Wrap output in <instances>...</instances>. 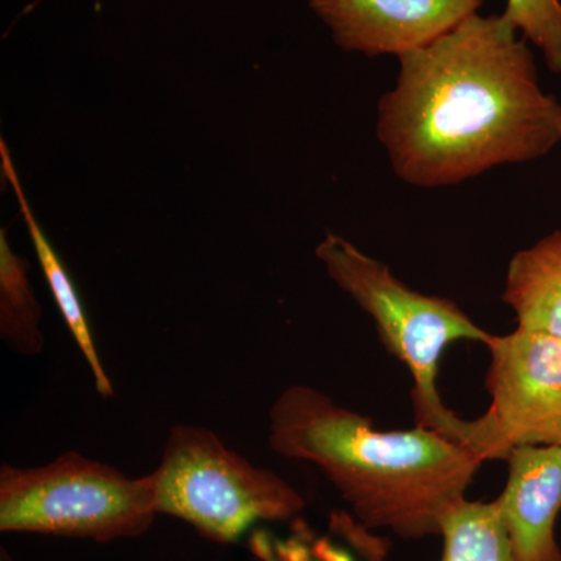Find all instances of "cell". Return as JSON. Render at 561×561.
Segmentation results:
<instances>
[{"mask_svg": "<svg viewBox=\"0 0 561 561\" xmlns=\"http://www.w3.org/2000/svg\"><path fill=\"white\" fill-rule=\"evenodd\" d=\"M516 32L504 14L478 13L401 55L397 87L379 101L378 138L402 181L453 186L559 146L561 102L541 90Z\"/></svg>", "mask_w": 561, "mask_h": 561, "instance_id": "cell-1", "label": "cell"}, {"mask_svg": "<svg viewBox=\"0 0 561 561\" xmlns=\"http://www.w3.org/2000/svg\"><path fill=\"white\" fill-rule=\"evenodd\" d=\"M268 445L317 465L357 522L401 540L440 537L443 515L467 497L482 460L426 427L378 431L323 391L291 386L268 412Z\"/></svg>", "mask_w": 561, "mask_h": 561, "instance_id": "cell-2", "label": "cell"}, {"mask_svg": "<svg viewBox=\"0 0 561 561\" xmlns=\"http://www.w3.org/2000/svg\"><path fill=\"white\" fill-rule=\"evenodd\" d=\"M316 256L339 289L371 317L386 350L411 373L416 426L459 443L482 460L478 423L446 408L437 376L443 353L453 342L486 345L493 334L448 298L412 290L383 262L362 253L341 236L328 234L317 245Z\"/></svg>", "mask_w": 561, "mask_h": 561, "instance_id": "cell-3", "label": "cell"}, {"mask_svg": "<svg viewBox=\"0 0 561 561\" xmlns=\"http://www.w3.org/2000/svg\"><path fill=\"white\" fill-rule=\"evenodd\" d=\"M157 515L153 476L130 479L76 451L39 468L0 470L2 531L110 542L140 537Z\"/></svg>", "mask_w": 561, "mask_h": 561, "instance_id": "cell-4", "label": "cell"}, {"mask_svg": "<svg viewBox=\"0 0 561 561\" xmlns=\"http://www.w3.org/2000/svg\"><path fill=\"white\" fill-rule=\"evenodd\" d=\"M151 476L158 515L183 519L217 542L238 541L260 522H287L306 505L290 483L254 467L202 426H173Z\"/></svg>", "mask_w": 561, "mask_h": 561, "instance_id": "cell-5", "label": "cell"}, {"mask_svg": "<svg viewBox=\"0 0 561 561\" xmlns=\"http://www.w3.org/2000/svg\"><path fill=\"white\" fill-rule=\"evenodd\" d=\"M490 408L476 420L482 457L507 460L518 446H561V339L518 330L491 335Z\"/></svg>", "mask_w": 561, "mask_h": 561, "instance_id": "cell-6", "label": "cell"}, {"mask_svg": "<svg viewBox=\"0 0 561 561\" xmlns=\"http://www.w3.org/2000/svg\"><path fill=\"white\" fill-rule=\"evenodd\" d=\"M483 0H309L341 49L409 54L454 31Z\"/></svg>", "mask_w": 561, "mask_h": 561, "instance_id": "cell-7", "label": "cell"}, {"mask_svg": "<svg viewBox=\"0 0 561 561\" xmlns=\"http://www.w3.org/2000/svg\"><path fill=\"white\" fill-rule=\"evenodd\" d=\"M507 482L494 500L516 561H561V446H518L507 457Z\"/></svg>", "mask_w": 561, "mask_h": 561, "instance_id": "cell-8", "label": "cell"}, {"mask_svg": "<svg viewBox=\"0 0 561 561\" xmlns=\"http://www.w3.org/2000/svg\"><path fill=\"white\" fill-rule=\"evenodd\" d=\"M502 300L518 330L561 339V231L512 257Z\"/></svg>", "mask_w": 561, "mask_h": 561, "instance_id": "cell-9", "label": "cell"}, {"mask_svg": "<svg viewBox=\"0 0 561 561\" xmlns=\"http://www.w3.org/2000/svg\"><path fill=\"white\" fill-rule=\"evenodd\" d=\"M0 169H2L3 180L10 184L14 197H16L22 220L27 227L28 236H31V241L35 247L36 257H38L41 268H43L47 284H49L55 302L60 308L62 319L68 324L73 341L77 342L84 359L90 365L92 376H94L95 390L103 398H113V382H111L108 373L103 368L101 357H99L79 294H77L68 271L62 265L60 256L47 239L46 232L41 228L39 221L36 220L31 202H28L24 187H22L20 173L14 168L13 158H11L9 144L5 142V139H0Z\"/></svg>", "mask_w": 561, "mask_h": 561, "instance_id": "cell-10", "label": "cell"}, {"mask_svg": "<svg viewBox=\"0 0 561 561\" xmlns=\"http://www.w3.org/2000/svg\"><path fill=\"white\" fill-rule=\"evenodd\" d=\"M442 561H516L494 501L456 502L443 515Z\"/></svg>", "mask_w": 561, "mask_h": 561, "instance_id": "cell-11", "label": "cell"}, {"mask_svg": "<svg viewBox=\"0 0 561 561\" xmlns=\"http://www.w3.org/2000/svg\"><path fill=\"white\" fill-rule=\"evenodd\" d=\"M31 262L18 256L0 231V335L18 353L35 356L44 348L41 306L28 279Z\"/></svg>", "mask_w": 561, "mask_h": 561, "instance_id": "cell-12", "label": "cell"}, {"mask_svg": "<svg viewBox=\"0 0 561 561\" xmlns=\"http://www.w3.org/2000/svg\"><path fill=\"white\" fill-rule=\"evenodd\" d=\"M531 41L553 73H561V0H507L504 13Z\"/></svg>", "mask_w": 561, "mask_h": 561, "instance_id": "cell-13", "label": "cell"}]
</instances>
